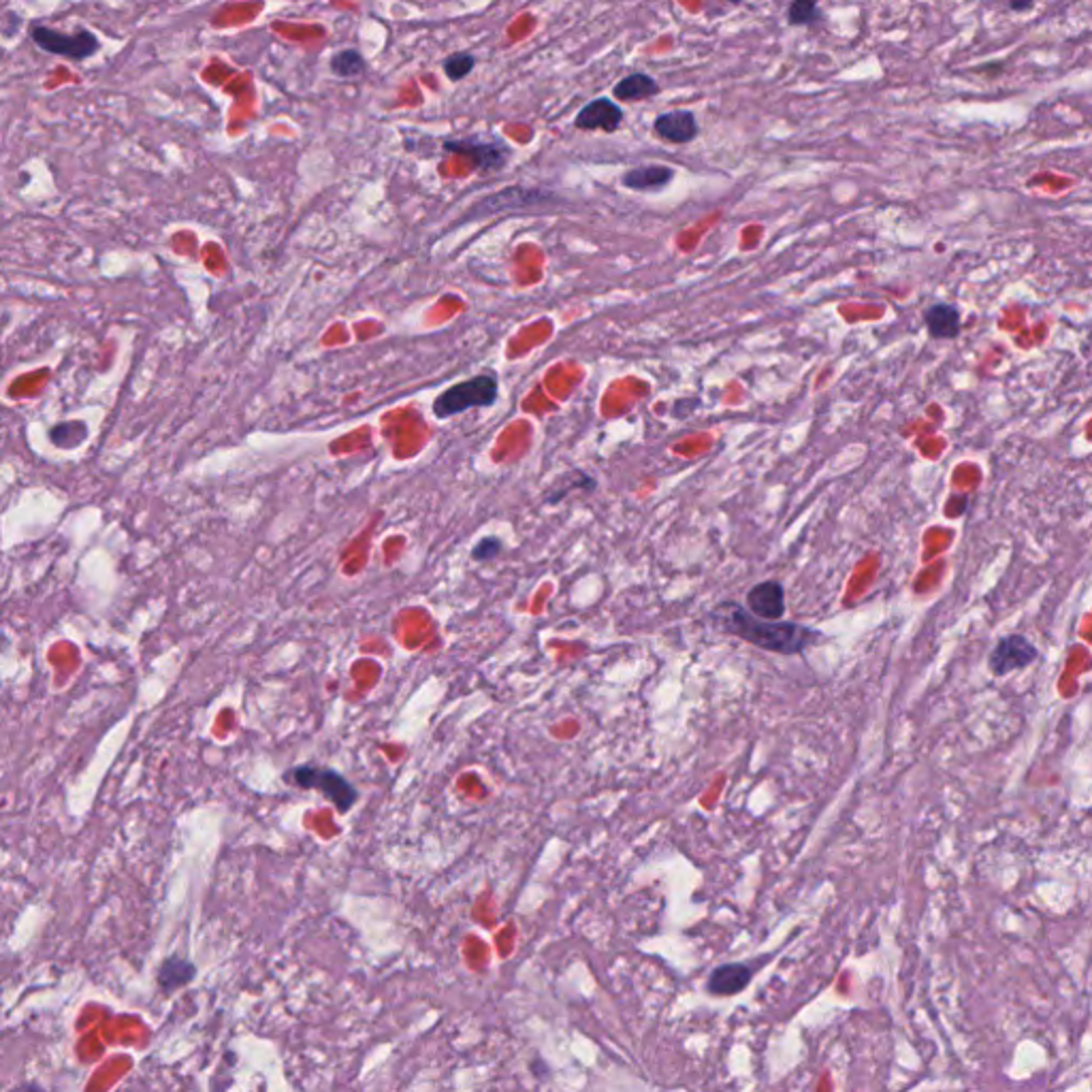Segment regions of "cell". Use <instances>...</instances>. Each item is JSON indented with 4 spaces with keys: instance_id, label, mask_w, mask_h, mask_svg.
I'll use <instances>...</instances> for the list:
<instances>
[{
    "instance_id": "6da1fadb",
    "label": "cell",
    "mask_w": 1092,
    "mask_h": 1092,
    "mask_svg": "<svg viewBox=\"0 0 1092 1092\" xmlns=\"http://www.w3.org/2000/svg\"><path fill=\"white\" fill-rule=\"evenodd\" d=\"M711 621L730 636H736L762 651L779 656H800L816 643L819 632L790 621H767L751 615L739 602H719L713 608Z\"/></svg>"
},
{
    "instance_id": "7a4b0ae2",
    "label": "cell",
    "mask_w": 1092,
    "mask_h": 1092,
    "mask_svg": "<svg viewBox=\"0 0 1092 1092\" xmlns=\"http://www.w3.org/2000/svg\"><path fill=\"white\" fill-rule=\"evenodd\" d=\"M499 398V382L493 374H478L440 393L434 401L436 419H450L472 408H491Z\"/></svg>"
},
{
    "instance_id": "3957f363",
    "label": "cell",
    "mask_w": 1092,
    "mask_h": 1092,
    "mask_svg": "<svg viewBox=\"0 0 1092 1092\" xmlns=\"http://www.w3.org/2000/svg\"><path fill=\"white\" fill-rule=\"evenodd\" d=\"M444 150L450 154H461L470 158L472 166L480 173L502 171L512 160V148L499 135H468L459 139H447Z\"/></svg>"
},
{
    "instance_id": "277c9868",
    "label": "cell",
    "mask_w": 1092,
    "mask_h": 1092,
    "mask_svg": "<svg viewBox=\"0 0 1092 1092\" xmlns=\"http://www.w3.org/2000/svg\"><path fill=\"white\" fill-rule=\"evenodd\" d=\"M31 39L34 41V45L41 47L43 52L75 62L92 58L101 47L96 34L92 31H88V28H80V31L67 34L45 24H32Z\"/></svg>"
},
{
    "instance_id": "5b68a950",
    "label": "cell",
    "mask_w": 1092,
    "mask_h": 1092,
    "mask_svg": "<svg viewBox=\"0 0 1092 1092\" xmlns=\"http://www.w3.org/2000/svg\"><path fill=\"white\" fill-rule=\"evenodd\" d=\"M555 201H558V194L542 190V188L508 186V188H504V190L480 199L478 203H474V207H472V210L463 215V220H478V218H486V215H493V214H499V212L527 210V207H535V205H551V203H555Z\"/></svg>"
},
{
    "instance_id": "8992f818",
    "label": "cell",
    "mask_w": 1092,
    "mask_h": 1092,
    "mask_svg": "<svg viewBox=\"0 0 1092 1092\" xmlns=\"http://www.w3.org/2000/svg\"><path fill=\"white\" fill-rule=\"evenodd\" d=\"M287 777L293 783H297L299 788L320 790L339 811H348L357 803V790L352 788L350 781H346L342 775L336 773V770L308 767V764H305V767H297L290 770Z\"/></svg>"
},
{
    "instance_id": "52a82bcc",
    "label": "cell",
    "mask_w": 1092,
    "mask_h": 1092,
    "mask_svg": "<svg viewBox=\"0 0 1092 1092\" xmlns=\"http://www.w3.org/2000/svg\"><path fill=\"white\" fill-rule=\"evenodd\" d=\"M1037 657L1039 651L1031 640L1022 634H1010L994 644L990 657H988V666H990L992 674L1005 677V674H1012L1015 670H1025V668L1037 662Z\"/></svg>"
},
{
    "instance_id": "ba28073f",
    "label": "cell",
    "mask_w": 1092,
    "mask_h": 1092,
    "mask_svg": "<svg viewBox=\"0 0 1092 1092\" xmlns=\"http://www.w3.org/2000/svg\"><path fill=\"white\" fill-rule=\"evenodd\" d=\"M623 107L608 96L589 101L574 117V127L579 130H607L617 133L623 124Z\"/></svg>"
},
{
    "instance_id": "9c48e42d",
    "label": "cell",
    "mask_w": 1092,
    "mask_h": 1092,
    "mask_svg": "<svg viewBox=\"0 0 1092 1092\" xmlns=\"http://www.w3.org/2000/svg\"><path fill=\"white\" fill-rule=\"evenodd\" d=\"M745 604L751 615L767 621H783L785 589L779 581H762L749 589Z\"/></svg>"
},
{
    "instance_id": "30bf717a",
    "label": "cell",
    "mask_w": 1092,
    "mask_h": 1092,
    "mask_svg": "<svg viewBox=\"0 0 1092 1092\" xmlns=\"http://www.w3.org/2000/svg\"><path fill=\"white\" fill-rule=\"evenodd\" d=\"M653 130L659 139L668 143L685 145L692 143L700 135V124L695 120V114L690 109H672L664 111L653 122Z\"/></svg>"
},
{
    "instance_id": "8fae6325",
    "label": "cell",
    "mask_w": 1092,
    "mask_h": 1092,
    "mask_svg": "<svg viewBox=\"0 0 1092 1092\" xmlns=\"http://www.w3.org/2000/svg\"><path fill=\"white\" fill-rule=\"evenodd\" d=\"M674 179V169L668 165H640L623 173V188L634 192H662Z\"/></svg>"
},
{
    "instance_id": "7c38bea8",
    "label": "cell",
    "mask_w": 1092,
    "mask_h": 1092,
    "mask_svg": "<svg viewBox=\"0 0 1092 1092\" xmlns=\"http://www.w3.org/2000/svg\"><path fill=\"white\" fill-rule=\"evenodd\" d=\"M924 323L935 339H956L960 336V312L956 305L935 303L924 312Z\"/></svg>"
},
{
    "instance_id": "4fadbf2b",
    "label": "cell",
    "mask_w": 1092,
    "mask_h": 1092,
    "mask_svg": "<svg viewBox=\"0 0 1092 1092\" xmlns=\"http://www.w3.org/2000/svg\"><path fill=\"white\" fill-rule=\"evenodd\" d=\"M659 92H662V88H659L656 78H651L649 73H643V71L625 75V78L619 80L613 88L615 99L623 101V103L646 101V99H653V96H657Z\"/></svg>"
},
{
    "instance_id": "5bb4252c",
    "label": "cell",
    "mask_w": 1092,
    "mask_h": 1092,
    "mask_svg": "<svg viewBox=\"0 0 1092 1092\" xmlns=\"http://www.w3.org/2000/svg\"><path fill=\"white\" fill-rule=\"evenodd\" d=\"M751 982V969L747 964H723L713 971L708 979V990L713 994H736Z\"/></svg>"
},
{
    "instance_id": "9a60e30c",
    "label": "cell",
    "mask_w": 1092,
    "mask_h": 1092,
    "mask_svg": "<svg viewBox=\"0 0 1092 1092\" xmlns=\"http://www.w3.org/2000/svg\"><path fill=\"white\" fill-rule=\"evenodd\" d=\"M576 489L594 491L595 489V478L585 474V472H581V470L568 472V474H563V476H559L558 480H555L551 489L546 491L545 502L546 504H559L561 499L566 497L570 491H576Z\"/></svg>"
},
{
    "instance_id": "2e32d148",
    "label": "cell",
    "mask_w": 1092,
    "mask_h": 1092,
    "mask_svg": "<svg viewBox=\"0 0 1092 1092\" xmlns=\"http://www.w3.org/2000/svg\"><path fill=\"white\" fill-rule=\"evenodd\" d=\"M329 68L336 78L354 80V78H359V75L365 73L367 62L363 58V54H361L359 50H354V47H346V50H339L331 55Z\"/></svg>"
},
{
    "instance_id": "e0dca14e",
    "label": "cell",
    "mask_w": 1092,
    "mask_h": 1092,
    "mask_svg": "<svg viewBox=\"0 0 1092 1092\" xmlns=\"http://www.w3.org/2000/svg\"><path fill=\"white\" fill-rule=\"evenodd\" d=\"M785 18H788L790 26L809 28V26H817V24L824 22V11H822V6H819L817 3H813V0H796V3H791L788 6Z\"/></svg>"
},
{
    "instance_id": "ac0fdd59",
    "label": "cell",
    "mask_w": 1092,
    "mask_h": 1092,
    "mask_svg": "<svg viewBox=\"0 0 1092 1092\" xmlns=\"http://www.w3.org/2000/svg\"><path fill=\"white\" fill-rule=\"evenodd\" d=\"M194 977V966L190 963H186L182 958H171L166 960L163 969H160V975H158V982L163 988H178V986H184L190 982Z\"/></svg>"
},
{
    "instance_id": "d6986e66",
    "label": "cell",
    "mask_w": 1092,
    "mask_h": 1092,
    "mask_svg": "<svg viewBox=\"0 0 1092 1092\" xmlns=\"http://www.w3.org/2000/svg\"><path fill=\"white\" fill-rule=\"evenodd\" d=\"M474 67H476V55L470 54V52L450 54L442 62L444 75H447L450 81L465 80L472 71H474Z\"/></svg>"
},
{
    "instance_id": "ffe728a7",
    "label": "cell",
    "mask_w": 1092,
    "mask_h": 1092,
    "mask_svg": "<svg viewBox=\"0 0 1092 1092\" xmlns=\"http://www.w3.org/2000/svg\"><path fill=\"white\" fill-rule=\"evenodd\" d=\"M499 551H502V542L497 538H483L474 548H472V558L476 561H486L497 558Z\"/></svg>"
},
{
    "instance_id": "44dd1931",
    "label": "cell",
    "mask_w": 1092,
    "mask_h": 1092,
    "mask_svg": "<svg viewBox=\"0 0 1092 1092\" xmlns=\"http://www.w3.org/2000/svg\"><path fill=\"white\" fill-rule=\"evenodd\" d=\"M11 1092H43V1090H41L39 1086H34V1084H26V1086H19Z\"/></svg>"
},
{
    "instance_id": "7402d4cb",
    "label": "cell",
    "mask_w": 1092,
    "mask_h": 1092,
    "mask_svg": "<svg viewBox=\"0 0 1092 1092\" xmlns=\"http://www.w3.org/2000/svg\"><path fill=\"white\" fill-rule=\"evenodd\" d=\"M1010 6L1013 11H1025V9H1031L1033 3H1012Z\"/></svg>"
}]
</instances>
